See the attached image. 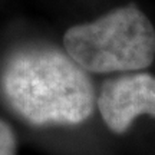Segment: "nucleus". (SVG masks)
I'll return each mask as SVG.
<instances>
[{
  "label": "nucleus",
  "mask_w": 155,
  "mask_h": 155,
  "mask_svg": "<svg viewBox=\"0 0 155 155\" xmlns=\"http://www.w3.org/2000/svg\"><path fill=\"white\" fill-rule=\"evenodd\" d=\"M98 108L112 132H127L139 115L155 118V76L128 73L106 81L99 91Z\"/></svg>",
  "instance_id": "nucleus-3"
},
{
  "label": "nucleus",
  "mask_w": 155,
  "mask_h": 155,
  "mask_svg": "<svg viewBox=\"0 0 155 155\" xmlns=\"http://www.w3.org/2000/svg\"><path fill=\"white\" fill-rule=\"evenodd\" d=\"M6 102L32 125H79L95 109L89 76L68 53L26 48L7 59L0 78Z\"/></svg>",
  "instance_id": "nucleus-1"
},
{
  "label": "nucleus",
  "mask_w": 155,
  "mask_h": 155,
  "mask_svg": "<svg viewBox=\"0 0 155 155\" xmlns=\"http://www.w3.org/2000/svg\"><path fill=\"white\" fill-rule=\"evenodd\" d=\"M63 43L68 55L85 72L92 73L141 71L155 58L154 26L132 5L71 28Z\"/></svg>",
  "instance_id": "nucleus-2"
},
{
  "label": "nucleus",
  "mask_w": 155,
  "mask_h": 155,
  "mask_svg": "<svg viewBox=\"0 0 155 155\" xmlns=\"http://www.w3.org/2000/svg\"><path fill=\"white\" fill-rule=\"evenodd\" d=\"M0 155H16V137L12 128L0 119Z\"/></svg>",
  "instance_id": "nucleus-4"
}]
</instances>
